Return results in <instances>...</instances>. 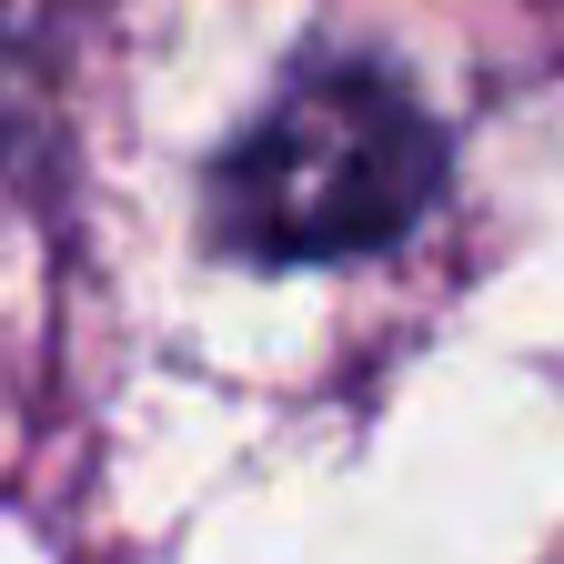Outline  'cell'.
I'll return each instance as SVG.
<instances>
[{"label":"cell","mask_w":564,"mask_h":564,"mask_svg":"<svg viewBox=\"0 0 564 564\" xmlns=\"http://www.w3.org/2000/svg\"><path fill=\"white\" fill-rule=\"evenodd\" d=\"M434 202V131L373 70L293 82L223 162V232L262 262H343Z\"/></svg>","instance_id":"6da1fadb"}]
</instances>
